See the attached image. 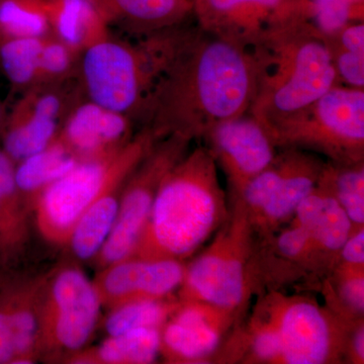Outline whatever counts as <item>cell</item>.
Returning <instances> with one entry per match:
<instances>
[{"label": "cell", "instance_id": "cell-1", "mask_svg": "<svg viewBox=\"0 0 364 364\" xmlns=\"http://www.w3.org/2000/svg\"><path fill=\"white\" fill-rule=\"evenodd\" d=\"M257 85L253 48L188 28L136 123L154 138L205 136L250 111Z\"/></svg>", "mask_w": 364, "mask_h": 364}, {"label": "cell", "instance_id": "cell-2", "mask_svg": "<svg viewBox=\"0 0 364 364\" xmlns=\"http://www.w3.org/2000/svg\"><path fill=\"white\" fill-rule=\"evenodd\" d=\"M225 215L217 163L208 148L196 147L163 178L132 258L186 257L210 238Z\"/></svg>", "mask_w": 364, "mask_h": 364}, {"label": "cell", "instance_id": "cell-3", "mask_svg": "<svg viewBox=\"0 0 364 364\" xmlns=\"http://www.w3.org/2000/svg\"><path fill=\"white\" fill-rule=\"evenodd\" d=\"M253 52L257 85L249 112L262 123L304 109L339 85L327 40L310 23L277 31Z\"/></svg>", "mask_w": 364, "mask_h": 364}, {"label": "cell", "instance_id": "cell-4", "mask_svg": "<svg viewBox=\"0 0 364 364\" xmlns=\"http://www.w3.org/2000/svg\"><path fill=\"white\" fill-rule=\"evenodd\" d=\"M186 30L181 25L131 41L109 36L90 46L79 60V80L85 97L136 123Z\"/></svg>", "mask_w": 364, "mask_h": 364}, {"label": "cell", "instance_id": "cell-5", "mask_svg": "<svg viewBox=\"0 0 364 364\" xmlns=\"http://www.w3.org/2000/svg\"><path fill=\"white\" fill-rule=\"evenodd\" d=\"M156 139L141 128L130 142L117 152L79 161L33 200L37 227L50 243L65 245L79 218L100 196L123 186Z\"/></svg>", "mask_w": 364, "mask_h": 364}, {"label": "cell", "instance_id": "cell-6", "mask_svg": "<svg viewBox=\"0 0 364 364\" xmlns=\"http://www.w3.org/2000/svg\"><path fill=\"white\" fill-rule=\"evenodd\" d=\"M263 124L275 146L310 148L340 164H358L363 155L364 90L335 85L304 109Z\"/></svg>", "mask_w": 364, "mask_h": 364}, {"label": "cell", "instance_id": "cell-7", "mask_svg": "<svg viewBox=\"0 0 364 364\" xmlns=\"http://www.w3.org/2000/svg\"><path fill=\"white\" fill-rule=\"evenodd\" d=\"M191 140L171 135L158 139L124 181L111 233L98 252V264L109 267L132 257L160 183L188 153Z\"/></svg>", "mask_w": 364, "mask_h": 364}, {"label": "cell", "instance_id": "cell-8", "mask_svg": "<svg viewBox=\"0 0 364 364\" xmlns=\"http://www.w3.org/2000/svg\"><path fill=\"white\" fill-rule=\"evenodd\" d=\"M95 284L76 267L45 279L40 308L39 349L47 353L80 351L90 341L102 306Z\"/></svg>", "mask_w": 364, "mask_h": 364}, {"label": "cell", "instance_id": "cell-9", "mask_svg": "<svg viewBox=\"0 0 364 364\" xmlns=\"http://www.w3.org/2000/svg\"><path fill=\"white\" fill-rule=\"evenodd\" d=\"M85 97L79 75L21 93L0 128L2 149L16 164L44 150L56 140L72 107Z\"/></svg>", "mask_w": 364, "mask_h": 364}, {"label": "cell", "instance_id": "cell-10", "mask_svg": "<svg viewBox=\"0 0 364 364\" xmlns=\"http://www.w3.org/2000/svg\"><path fill=\"white\" fill-rule=\"evenodd\" d=\"M198 26L205 32L253 48L287 26L309 23L308 4L287 0H193Z\"/></svg>", "mask_w": 364, "mask_h": 364}, {"label": "cell", "instance_id": "cell-11", "mask_svg": "<svg viewBox=\"0 0 364 364\" xmlns=\"http://www.w3.org/2000/svg\"><path fill=\"white\" fill-rule=\"evenodd\" d=\"M205 136L215 160L240 191L277 157L267 127L250 112L218 124Z\"/></svg>", "mask_w": 364, "mask_h": 364}, {"label": "cell", "instance_id": "cell-12", "mask_svg": "<svg viewBox=\"0 0 364 364\" xmlns=\"http://www.w3.org/2000/svg\"><path fill=\"white\" fill-rule=\"evenodd\" d=\"M93 280L102 305L109 309L140 299H162L183 284L176 259L128 258L104 267Z\"/></svg>", "mask_w": 364, "mask_h": 364}, {"label": "cell", "instance_id": "cell-13", "mask_svg": "<svg viewBox=\"0 0 364 364\" xmlns=\"http://www.w3.org/2000/svg\"><path fill=\"white\" fill-rule=\"evenodd\" d=\"M135 121L85 97L72 107L57 140L79 161L117 152L134 136Z\"/></svg>", "mask_w": 364, "mask_h": 364}, {"label": "cell", "instance_id": "cell-14", "mask_svg": "<svg viewBox=\"0 0 364 364\" xmlns=\"http://www.w3.org/2000/svg\"><path fill=\"white\" fill-rule=\"evenodd\" d=\"M45 279L0 296V364L33 363L40 355V308Z\"/></svg>", "mask_w": 364, "mask_h": 364}, {"label": "cell", "instance_id": "cell-15", "mask_svg": "<svg viewBox=\"0 0 364 364\" xmlns=\"http://www.w3.org/2000/svg\"><path fill=\"white\" fill-rule=\"evenodd\" d=\"M183 282L191 298L231 310L245 294L243 261L231 247L215 245L193 261L186 270Z\"/></svg>", "mask_w": 364, "mask_h": 364}, {"label": "cell", "instance_id": "cell-16", "mask_svg": "<svg viewBox=\"0 0 364 364\" xmlns=\"http://www.w3.org/2000/svg\"><path fill=\"white\" fill-rule=\"evenodd\" d=\"M282 342L280 360L287 364H320L331 354V326L318 306L299 301L287 305L274 322Z\"/></svg>", "mask_w": 364, "mask_h": 364}, {"label": "cell", "instance_id": "cell-17", "mask_svg": "<svg viewBox=\"0 0 364 364\" xmlns=\"http://www.w3.org/2000/svg\"><path fill=\"white\" fill-rule=\"evenodd\" d=\"M215 306L191 304L174 311L161 329V349L181 360H198L215 350L221 340Z\"/></svg>", "mask_w": 364, "mask_h": 364}, {"label": "cell", "instance_id": "cell-18", "mask_svg": "<svg viewBox=\"0 0 364 364\" xmlns=\"http://www.w3.org/2000/svg\"><path fill=\"white\" fill-rule=\"evenodd\" d=\"M111 26L141 37L182 25L193 0H90Z\"/></svg>", "mask_w": 364, "mask_h": 364}, {"label": "cell", "instance_id": "cell-19", "mask_svg": "<svg viewBox=\"0 0 364 364\" xmlns=\"http://www.w3.org/2000/svg\"><path fill=\"white\" fill-rule=\"evenodd\" d=\"M279 178L274 193L259 213L269 222H279L294 214L304 198L317 188L323 168L315 159L299 151L277 157Z\"/></svg>", "mask_w": 364, "mask_h": 364}, {"label": "cell", "instance_id": "cell-20", "mask_svg": "<svg viewBox=\"0 0 364 364\" xmlns=\"http://www.w3.org/2000/svg\"><path fill=\"white\" fill-rule=\"evenodd\" d=\"M47 9L51 35L79 53L111 36L90 0H47Z\"/></svg>", "mask_w": 364, "mask_h": 364}, {"label": "cell", "instance_id": "cell-21", "mask_svg": "<svg viewBox=\"0 0 364 364\" xmlns=\"http://www.w3.org/2000/svg\"><path fill=\"white\" fill-rule=\"evenodd\" d=\"M294 214L313 243L338 251L351 235L352 223L334 195L317 188L299 203Z\"/></svg>", "mask_w": 364, "mask_h": 364}, {"label": "cell", "instance_id": "cell-22", "mask_svg": "<svg viewBox=\"0 0 364 364\" xmlns=\"http://www.w3.org/2000/svg\"><path fill=\"white\" fill-rule=\"evenodd\" d=\"M161 350V329L139 328L109 336L90 353L73 354L70 360L80 363L146 364L156 360Z\"/></svg>", "mask_w": 364, "mask_h": 364}, {"label": "cell", "instance_id": "cell-23", "mask_svg": "<svg viewBox=\"0 0 364 364\" xmlns=\"http://www.w3.org/2000/svg\"><path fill=\"white\" fill-rule=\"evenodd\" d=\"M123 186L100 196L79 218L68 242L79 259L95 257L104 245L116 222Z\"/></svg>", "mask_w": 364, "mask_h": 364}, {"label": "cell", "instance_id": "cell-24", "mask_svg": "<svg viewBox=\"0 0 364 364\" xmlns=\"http://www.w3.org/2000/svg\"><path fill=\"white\" fill-rule=\"evenodd\" d=\"M79 162L77 158L59 140L44 150L16 164V183L21 198H32L70 171Z\"/></svg>", "mask_w": 364, "mask_h": 364}, {"label": "cell", "instance_id": "cell-25", "mask_svg": "<svg viewBox=\"0 0 364 364\" xmlns=\"http://www.w3.org/2000/svg\"><path fill=\"white\" fill-rule=\"evenodd\" d=\"M44 38L0 40V69L16 92L21 95L37 85Z\"/></svg>", "mask_w": 364, "mask_h": 364}, {"label": "cell", "instance_id": "cell-26", "mask_svg": "<svg viewBox=\"0 0 364 364\" xmlns=\"http://www.w3.org/2000/svg\"><path fill=\"white\" fill-rule=\"evenodd\" d=\"M50 33L47 0H0V40Z\"/></svg>", "mask_w": 364, "mask_h": 364}, {"label": "cell", "instance_id": "cell-27", "mask_svg": "<svg viewBox=\"0 0 364 364\" xmlns=\"http://www.w3.org/2000/svg\"><path fill=\"white\" fill-rule=\"evenodd\" d=\"M176 306L162 299H140L112 309L105 323L109 336L123 334L139 328L161 329Z\"/></svg>", "mask_w": 364, "mask_h": 364}, {"label": "cell", "instance_id": "cell-28", "mask_svg": "<svg viewBox=\"0 0 364 364\" xmlns=\"http://www.w3.org/2000/svg\"><path fill=\"white\" fill-rule=\"evenodd\" d=\"M355 165V164H354ZM321 179L334 189L337 198L352 224L364 223V170L363 165H347L341 170L323 169Z\"/></svg>", "mask_w": 364, "mask_h": 364}, {"label": "cell", "instance_id": "cell-29", "mask_svg": "<svg viewBox=\"0 0 364 364\" xmlns=\"http://www.w3.org/2000/svg\"><path fill=\"white\" fill-rule=\"evenodd\" d=\"M21 193L16 183V163L0 149V235L7 241H18L23 235Z\"/></svg>", "mask_w": 364, "mask_h": 364}, {"label": "cell", "instance_id": "cell-30", "mask_svg": "<svg viewBox=\"0 0 364 364\" xmlns=\"http://www.w3.org/2000/svg\"><path fill=\"white\" fill-rule=\"evenodd\" d=\"M80 54L51 33L46 36L41 49L36 85L63 82L77 77Z\"/></svg>", "mask_w": 364, "mask_h": 364}, {"label": "cell", "instance_id": "cell-31", "mask_svg": "<svg viewBox=\"0 0 364 364\" xmlns=\"http://www.w3.org/2000/svg\"><path fill=\"white\" fill-rule=\"evenodd\" d=\"M364 0H313L309 4V21L328 38L350 23L363 21Z\"/></svg>", "mask_w": 364, "mask_h": 364}, {"label": "cell", "instance_id": "cell-32", "mask_svg": "<svg viewBox=\"0 0 364 364\" xmlns=\"http://www.w3.org/2000/svg\"><path fill=\"white\" fill-rule=\"evenodd\" d=\"M327 43L339 85L364 90V53Z\"/></svg>", "mask_w": 364, "mask_h": 364}, {"label": "cell", "instance_id": "cell-33", "mask_svg": "<svg viewBox=\"0 0 364 364\" xmlns=\"http://www.w3.org/2000/svg\"><path fill=\"white\" fill-rule=\"evenodd\" d=\"M253 351L260 360H279L282 356V342L274 323L264 326L255 333Z\"/></svg>", "mask_w": 364, "mask_h": 364}, {"label": "cell", "instance_id": "cell-34", "mask_svg": "<svg viewBox=\"0 0 364 364\" xmlns=\"http://www.w3.org/2000/svg\"><path fill=\"white\" fill-rule=\"evenodd\" d=\"M312 243V238L308 232L296 224V226L287 229V231L280 234L277 246L282 255L296 258L303 255Z\"/></svg>", "mask_w": 364, "mask_h": 364}, {"label": "cell", "instance_id": "cell-35", "mask_svg": "<svg viewBox=\"0 0 364 364\" xmlns=\"http://www.w3.org/2000/svg\"><path fill=\"white\" fill-rule=\"evenodd\" d=\"M344 301L354 310L363 312L364 280L363 277H351L344 280L341 287Z\"/></svg>", "mask_w": 364, "mask_h": 364}, {"label": "cell", "instance_id": "cell-36", "mask_svg": "<svg viewBox=\"0 0 364 364\" xmlns=\"http://www.w3.org/2000/svg\"><path fill=\"white\" fill-rule=\"evenodd\" d=\"M342 257L347 263L363 265L364 263V232L359 230L358 233L348 237L341 249Z\"/></svg>", "mask_w": 364, "mask_h": 364}, {"label": "cell", "instance_id": "cell-37", "mask_svg": "<svg viewBox=\"0 0 364 364\" xmlns=\"http://www.w3.org/2000/svg\"><path fill=\"white\" fill-rule=\"evenodd\" d=\"M353 350L356 358L359 360L363 361L364 359V334L363 328L356 332L355 337L353 339Z\"/></svg>", "mask_w": 364, "mask_h": 364}, {"label": "cell", "instance_id": "cell-38", "mask_svg": "<svg viewBox=\"0 0 364 364\" xmlns=\"http://www.w3.org/2000/svg\"><path fill=\"white\" fill-rule=\"evenodd\" d=\"M6 114V107H4V102H2L1 98H0V128H1L2 123H4Z\"/></svg>", "mask_w": 364, "mask_h": 364}]
</instances>
